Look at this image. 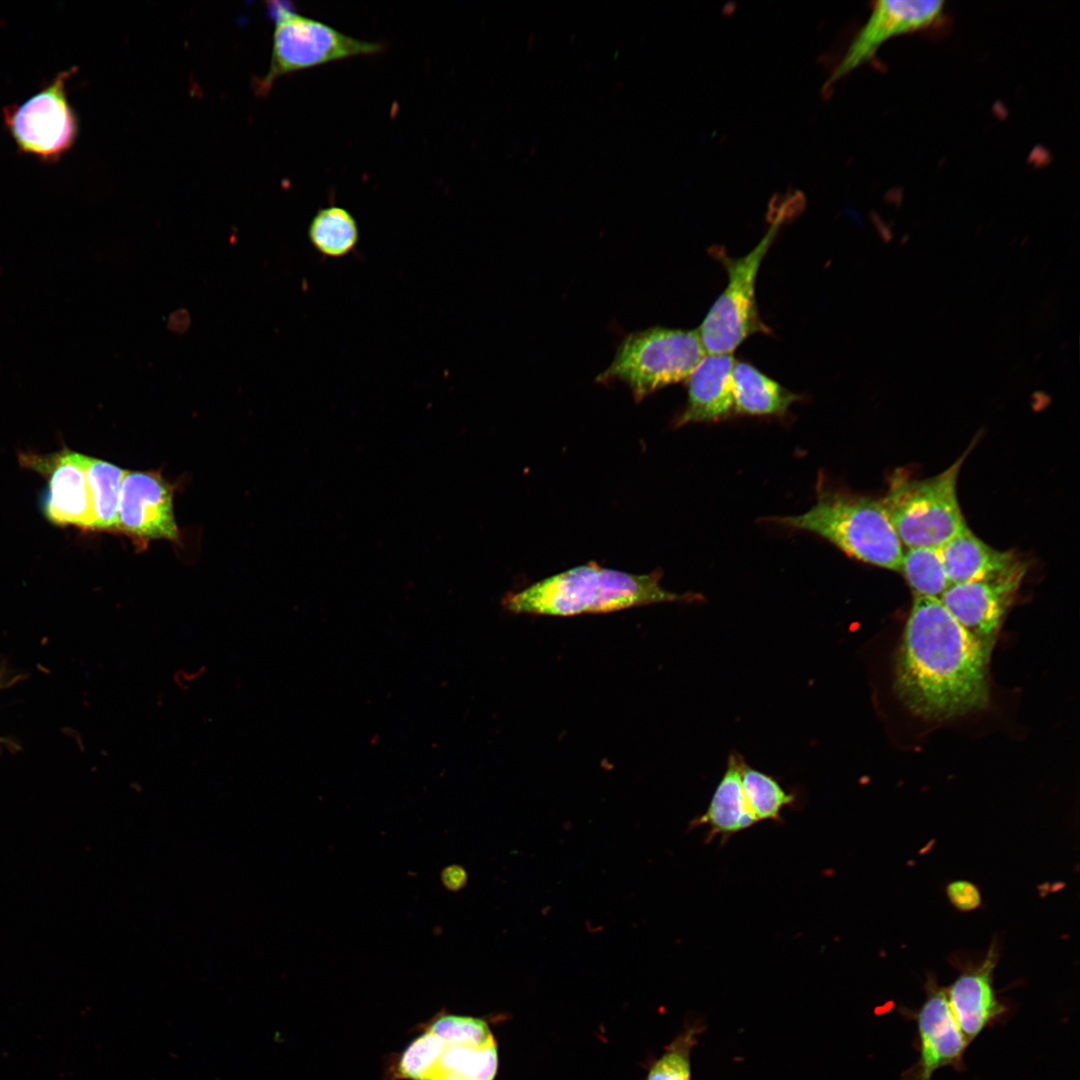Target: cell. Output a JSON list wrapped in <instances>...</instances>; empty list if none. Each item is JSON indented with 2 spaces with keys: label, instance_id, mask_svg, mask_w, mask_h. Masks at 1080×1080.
I'll return each mask as SVG.
<instances>
[{
  "label": "cell",
  "instance_id": "6da1fadb",
  "mask_svg": "<svg viewBox=\"0 0 1080 1080\" xmlns=\"http://www.w3.org/2000/svg\"><path fill=\"white\" fill-rule=\"evenodd\" d=\"M992 649L967 632L940 599L914 596L894 665V690L915 715L947 720L989 703Z\"/></svg>",
  "mask_w": 1080,
  "mask_h": 1080
},
{
  "label": "cell",
  "instance_id": "7a4b0ae2",
  "mask_svg": "<svg viewBox=\"0 0 1080 1080\" xmlns=\"http://www.w3.org/2000/svg\"><path fill=\"white\" fill-rule=\"evenodd\" d=\"M660 579L656 571L639 575L589 562L507 594L502 604L512 613L574 616L699 599L695 594L679 595L664 589Z\"/></svg>",
  "mask_w": 1080,
  "mask_h": 1080
},
{
  "label": "cell",
  "instance_id": "3957f363",
  "mask_svg": "<svg viewBox=\"0 0 1080 1080\" xmlns=\"http://www.w3.org/2000/svg\"><path fill=\"white\" fill-rule=\"evenodd\" d=\"M776 521L815 533L862 562L901 570L902 543L881 500L823 491L805 513Z\"/></svg>",
  "mask_w": 1080,
  "mask_h": 1080
},
{
  "label": "cell",
  "instance_id": "277c9868",
  "mask_svg": "<svg viewBox=\"0 0 1080 1080\" xmlns=\"http://www.w3.org/2000/svg\"><path fill=\"white\" fill-rule=\"evenodd\" d=\"M497 1069V1044L486 1021L441 1015L405 1049L397 1073L408 1080H494Z\"/></svg>",
  "mask_w": 1080,
  "mask_h": 1080
},
{
  "label": "cell",
  "instance_id": "5b68a950",
  "mask_svg": "<svg viewBox=\"0 0 1080 1080\" xmlns=\"http://www.w3.org/2000/svg\"><path fill=\"white\" fill-rule=\"evenodd\" d=\"M968 451L940 474L926 479L895 473L881 499L907 548H940L967 527L957 498V479Z\"/></svg>",
  "mask_w": 1080,
  "mask_h": 1080
},
{
  "label": "cell",
  "instance_id": "8992f818",
  "mask_svg": "<svg viewBox=\"0 0 1080 1080\" xmlns=\"http://www.w3.org/2000/svg\"><path fill=\"white\" fill-rule=\"evenodd\" d=\"M794 202L790 199L777 209L771 226L749 253L737 258L718 253L727 271L728 283L697 329L706 353L733 354L750 335L769 332L758 313L756 280L781 224L793 215L788 209Z\"/></svg>",
  "mask_w": 1080,
  "mask_h": 1080
},
{
  "label": "cell",
  "instance_id": "52a82bcc",
  "mask_svg": "<svg viewBox=\"0 0 1080 1080\" xmlns=\"http://www.w3.org/2000/svg\"><path fill=\"white\" fill-rule=\"evenodd\" d=\"M698 331L654 327L627 335L597 380H619L641 401L665 386L687 380L706 355Z\"/></svg>",
  "mask_w": 1080,
  "mask_h": 1080
},
{
  "label": "cell",
  "instance_id": "ba28073f",
  "mask_svg": "<svg viewBox=\"0 0 1080 1080\" xmlns=\"http://www.w3.org/2000/svg\"><path fill=\"white\" fill-rule=\"evenodd\" d=\"M275 29L270 67L256 81V91L265 95L273 82L283 75L321 66L333 61L357 56L374 55L383 51L380 42L354 38L334 27L277 3L273 6Z\"/></svg>",
  "mask_w": 1080,
  "mask_h": 1080
},
{
  "label": "cell",
  "instance_id": "9c48e42d",
  "mask_svg": "<svg viewBox=\"0 0 1080 1080\" xmlns=\"http://www.w3.org/2000/svg\"><path fill=\"white\" fill-rule=\"evenodd\" d=\"M76 68L61 71L37 93L3 109V119L17 149L40 161L61 159L74 145L78 119L67 94Z\"/></svg>",
  "mask_w": 1080,
  "mask_h": 1080
},
{
  "label": "cell",
  "instance_id": "30bf717a",
  "mask_svg": "<svg viewBox=\"0 0 1080 1080\" xmlns=\"http://www.w3.org/2000/svg\"><path fill=\"white\" fill-rule=\"evenodd\" d=\"M925 1000L917 1010L900 1008L902 1016L916 1023L914 1047L917 1061L902 1072L901 1080H932L934 1072L951 1067L965 1070L964 1055L969 1046L948 1001L946 987L934 975H927Z\"/></svg>",
  "mask_w": 1080,
  "mask_h": 1080
},
{
  "label": "cell",
  "instance_id": "8fae6325",
  "mask_svg": "<svg viewBox=\"0 0 1080 1080\" xmlns=\"http://www.w3.org/2000/svg\"><path fill=\"white\" fill-rule=\"evenodd\" d=\"M1026 570L1025 563L1018 559L996 575L950 584L940 601L967 632L992 649Z\"/></svg>",
  "mask_w": 1080,
  "mask_h": 1080
},
{
  "label": "cell",
  "instance_id": "7c38bea8",
  "mask_svg": "<svg viewBox=\"0 0 1080 1080\" xmlns=\"http://www.w3.org/2000/svg\"><path fill=\"white\" fill-rule=\"evenodd\" d=\"M943 7V1L875 2L866 24L851 42L828 84L836 82L869 61L889 39L926 30L937 24L943 16Z\"/></svg>",
  "mask_w": 1080,
  "mask_h": 1080
},
{
  "label": "cell",
  "instance_id": "4fadbf2b",
  "mask_svg": "<svg viewBox=\"0 0 1080 1080\" xmlns=\"http://www.w3.org/2000/svg\"><path fill=\"white\" fill-rule=\"evenodd\" d=\"M998 957L993 943L980 962L959 968L958 976L946 987L954 1017L969 1044L986 1028L1008 1018L1010 1008L994 989Z\"/></svg>",
  "mask_w": 1080,
  "mask_h": 1080
},
{
  "label": "cell",
  "instance_id": "5bb4252c",
  "mask_svg": "<svg viewBox=\"0 0 1080 1080\" xmlns=\"http://www.w3.org/2000/svg\"><path fill=\"white\" fill-rule=\"evenodd\" d=\"M86 460V455L69 450L47 457L24 456L27 465L48 479L44 512L48 520L56 525L93 529Z\"/></svg>",
  "mask_w": 1080,
  "mask_h": 1080
},
{
  "label": "cell",
  "instance_id": "9a60e30c",
  "mask_svg": "<svg viewBox=\"0 0 1080 1080\" xmlns=\"http://www.w3.org/2000/svg\"><path fill=\"white\" fill-rule=\"evenodd\" d=\"M172 488L155 472L126 471L118 509V530L143 539L178 536Z\"/></svg>",
  "mask_w": 1080,
  "mask_h": 1080
},
{
  "label": "cell",
  "instance_id": "2e32d148",
  "mask_svg": "<svg viewBox=\"0 0 1080 1080\" xmlns=\"http://www.w3.org/2000/svg\"><path fill=\"white\" fill-rule=\"evenodd\" d=\"M733 354H706L689 376L688 399L678 425L716 421L734 411Z\"/></svg>",
  "mask_w": 1080,
  "mask_h": 1080
},
{
  "label": "cell",
  "instance_id": "e0dca14e",
  "mask_svg": "<svg viewBox=\"0 0 1080 1080\" xmlns=\"http://www.w3.org/2000/svg\"><path fill=\"white\" fill-rule=\"evenodd\" d=\"M744 759L737 752H731L725 772L720 779L706 811L690 822V830L707 826L706 841L720 836L726 841L732 835L757 823L746 801L740 779Z\"/></svg>",
  "mask_w": 1080,
  "mask_h": 1080
},
{
  "label": "cell",
  "instance_id": "ac0fdd59",
  "mask_svg": "<svg viewBox=\"0 0 1080 1080\" xmlns=\"http://www.w3.org/2000/svg\"><path fill=\"white\" fill-rule=\"evenodd\" d=\"M939 552L951 584L996 575L1018 560L1011 551L992 548L975 536L968 527L941 546Z\"/></svg>",
  "mask_w": 1080,
  "mask_h": 1080
},
{
  "label": "cell",
  "instance_id": "d6986e66",
  "mask_svg": "<svg viewBox=\"0 0 1080 1080\" xmlns=\"http://www.w3.org/2000/svg\"><path fill=\"white\" fill-rule=\"evenodd\" d=\"M732 392L734 411L755 416L782 414L800 398L753 365L737 360L732 369Z\"/></svg>",
  "mask_w": 1080,
  "mask_h": 1080
},
{
  "label": "cell",
  "instance_id": "ffe728a7",
  "mask_svg": "<svg viewBox=\"0 0 1080 1080\" xmlns=\"http://www.w3.org/2000/svg\"><path fill=\"white\" fill-rule=\"evenodd\" d=\"M308 236L313 247L323 256L340 258L349 254L359 239V229L353 215L345 208L329 206L319 209L313 217Z\"/></svg>",
  "mask_w": 1080,
  "mask_h": 1080
},
{
  "label": "cell",
  "instance_id": "44dd1931",
  "mask_svg": "<svg viewBox=\"0 0 1080 1080\" xmlns=\"http://www.w3.org/2000/svg\"><path fill=\"white\" fill-rule=\"evenodd\" d=\"M125 472L112 463L87 456L86 474L91 493L93 529H117Z\"/></svg>",
  "mask_w": 1080,
  "mask_h": 1080
},
{
  "label": "cell",
  "instance_id": "7402d4cb",
  "mask_svg": "<svg viewBox=\"0 0 1080 1080\" xmlns=\"http://www.w3.org/2000/svg\"><path fill=\"white\" fill-rule=\"evenodd\" d=\"M914 596L940 599L950 586L938 548L911 547L903 552L901 570Z\"/></svg>",
  "mask_w": 1080,
  "mask_h": 1080
},
{
  "label": "cell",
  "instance_id": "603a6c76",
  "mask_svg": "<svg viewBox=\"0 0 1080 1080\" xmlns=\"http://www.w3.org/2000/svg\"><path fill=\"white\" fill-rule=\"evenodd\" d=\"M740 779L746 801L757 822L779 821L781 810L794 802V796L787 793L774 777L749 766L745 760Z\"/></svg>",
  "mask_w": 1080,
  "mask_h": 1080
},
{
  "label": "cell",
  "instance_id": "cb8c5ba5",
  "mask_svg": "<svg viewBox=\"0 0 1080 1080\" xmlns=\"http://www.w3.org/2000/svg\"><path fill=\"white\" fill-rule=\"evenodd\" d=\"M692 1032L674 1041L651 1066L647 1080H691L689 1052L694 1039Z\"/></svg>",
  "mask_w": 1080,
  "mask_h": 1080
},
{
  "label": "cell",
  "instance_id": "d4e9b609",
  "mask_svg": "<svg viewBox=\"0 0 1080 1080\" xmlns=\"http://www.w3.org/2000/svg\"><path fill=\"white\" fill-rule=\"evenodd\" d=\"M950 902L960 911H971L981 903L978 888L969 881L951 882L946 888Z\"/></svg>",
  "mask_w": 1080,
  "mask_h": 1080
},
{
  "label": "cell",
  "instance_id": "484cf974",
  "mask_svg": "<svg viewBox=\"0 0 1080 1080\" xmlns=\"http://www.w3.org/2000/svg\"><path fill=\"white\" fill-rule=\"evenodd\" d=\"M440 878L444 887L452 892L462 890L468 881L466 870L458 864L446 866L442 870Z\"/></svg>",
  "mask_w": 1080,
  "mask_h": 1080
},
{
  "label": "cell",
  "instance_id": "4316f807",
  "mask_svg": "<svg viewBox=\"0 0 1080 1080\" xmlns=\"http://www.w3.org/2000/svg\"><path fill=\"white\" fill-rule=\"evenodd\" d=\"M3 680L4 679H3L2 675L0 674V687H2Z\"/></svg>",
  "mask_w": 1080,
  "mask_h": 1080
}]
</instances>
